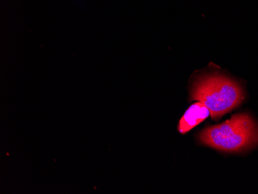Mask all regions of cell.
<instances>
[{"label":"cell","instance_id":"6da1fadb","mask_svg":"<svg viewBox=\"0 0 258 194\" xmlns=\"http://www.w3.org/2000/svg\"><path fill=\"white\" fill-rule=\"evenodd\" d=\"M200 140L221 151L248 150L258 143V124L248 114H237L225 122L204 130Z\"/></svg>","mask_w":258,"mask_h":194},{"label":"cell","instance_id":"7a4b0ae2","mask_svg":"<svg viewBox=\"0 0 258 194\" xmlns=\"http://www.w3.org/2000/svg\"><path fill=\"white\" fill-rule=\"evenodd\" d=\"M243 96L244 92L240 84L229 77L217 74L199 78L192 91V99L201 101L208 108L213 120H217L237 108Z\"/></svg>","mask_w":258,"mask_h":194},{"label":"cell","instance_id":"3957f363","mask_svg":"<svg viewBox=\"0 0 258 194\" xmlns=\"http://www.w3.org/2000/svg\"><path fill=\"white\" fill-rule=\"evenodd\" d=\"M210 115L208 108L201 101L191 105L179 121L178 130L182 134L198 125Z\"/></svg>","mask_w":258,"mask_h":194}]
</instances>
